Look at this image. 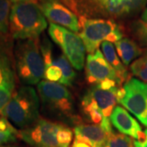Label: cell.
Wrapping results in <instances>:
<instances>
[{
	"label": "cell",
	"mask_w": 147,
	"mask_h": 147,
	"mask_svg": "<svg viewBox=\"0 0 147 147\" xmlns=\"http://www.w3.org/2000/svg\"><path fill=\"white\" fill-rule=\"evenodd\" d=\"M71 3L79 16L115 20L134 16L144 10L147 0H71Z\"/></svg>",
	"instance_id": "1"
},
{
	"label": "cell",
	"mask_w": 147,
	"mask_h": 147,
	"mask_svg": "<svg viewBox=\"0 0 147 147\" xmlns=\"http://www.w3.org/2000/svg\"><path fill=\"white\" fill-rule=\"evenodd\" d=\"M47 27V19L37 2L12 4L9 26L12 38L17 40L38 38Z\"/></svg>",
	"instance_id": "2"
},
{
	"label": "cell",
	"mask_w": 147,
	"mask_h": 147,
	"mask_svg": "<svg viewBox=\"0 0 147 147\" xmlns=\"http://www.w3.org/2000/svg\"><path fill=\"white\" fill-rule=\"evenodd\" d=\"M19 138L30 147H69L73 131L61 123L39 118L19 131Z\"/></svg>",
	"instance_id": "3"
},
{
	"label": "cell",
	"mask_w": 147,
	"mask_h": 147,
	"mask_svg": "<svg viewBox=\"0 0 147 147\" xmlns=\"http://www.w3.org/2000/svg\"><path fill=\"white\" fill-rule=\"evenodd\" d=\"M38 38L19 40L14 52V63L18 79L27 86L35 85L44 77V61Z\"/></svg>",
	"instance_id": "4"
},
{
	"label": "cell",
	"mask_w": 147,
	"mask_h": 147,
	"mask_svg": "<svg viewBox=\"0 0 147 147\" xmlns=\"http://www.w3.org/2000/svg\"><path fill=\"white\" fill-rule=\"evenodd\" d=\"M39 108L38 93L34 88L25 85L14 92L0 113L16 127L25 129L39 119Z\"/></svg>",
	"instance_id": "5"
},
{
	"label": "cell",
	"mask_w": 147,
	"mask_h": 147,
	"mask_svg": "<svg viewBox=\"0 0 147 147\" xmlns=\"http://www.w3.org/2000/svg\"><path fill=\"white\" fill-rule=\"evenodd\" d=\"M118 87L102 89L94 86L85 94L82 100L84 115L94 124H99L112 133L110 117L118 102Z\"/></svg>",
	"instance_id": "6"
},
{
	"label": "cell",
	"mask_w": 147,
	"mask_h": 147,
	"mask_svg": "<svg viewBox=\"0 0 147 147\" xmlns=\"http://www.w3.org/2000/svg\"><path fill=\"white\" fill-rule=\"evenodd\" d=\"M37 89L44 111L65 120H75L74 100L66 86L42 80L38 84Z\"/></svg>",
	"instance_id": "7"
},
{
	"label": "cell",
	"mask_w": 147,
	"mask_h": 147,
	"mask_svg": "<svg viewBox=\"0 0 147 147\" xmlns=\"http://www.w3.org/2000/svg\"><path fill=\"white\" fill-rule=\"evenodd\" d=\"M79 36L89 54L98 50L103 42L115 43L123 38L120 27L113 20L79 16Z\"/></svg>",
	"instance_id": "8"
},
{
	"label": "cell",
	"mask_w": 147,
	"mask_h": 147,
	"mask_svg": "<svg viewBox=\"0 0 147 147\" xmlns=\"http://www.w3.org/2000/svg\"><path fill=\"white\" fill-rule=\"evenodd\" d=\"M39 45L44 61L43 79L65 86H71L76 74L66 57L64 54H55L53 45L46 36L42 38Z\"/></svg>",
	"instance_id": "9"
},
{
	"label": "cell",
	"mask_w": 147,
	"mask_h": 147,
	"mask_svg": "<svg viewBox=\"0 0 147 147\" xmlns=\"http://www.w3.org/2000/svg\"><path fill=\"white\" fill-rule=\"evenodd\" d=\"M48 34L53 42L60 47L74 68L78 70L84 68L86 48L82 38L77 33L50 23Z\"/></svg>",
	"instance_id": "10"
},
{
	"label": "cell",
	"mask_w": 147,
	"mask_h": 147,
	"mask_svg": "<svg viewBox=\"0 0 147 147\" xmlns=\"http://www.w3.org/2000/svg\"><path fill=\"white\" fill-rule=\"evenodd\" d=\"M118 102L147 127V83L130 79L119 88Z\"/></svg>",
	"instance_id": "11"
},
{
	"label": "cell",
	"mask_w": 147,
	"mask_h": 147,
	"mask_svg": "<svg viewBox=\"0 0 147 147\" xmlns=\"http://www.w3.org/2000/svg\"><path fill=\"white\" fill-rule=\"evenodd\" d=\"M86 79L90 84L94 86L110 81H115L119 87L123 84L115 70L99 49L94 53L88 54L87 57Z\"/></svg>",
	"instance_id": "12"
},
{
	"label": "cell",
	"mask_w": 147,
	"mask_h": 147,
	"mask_svg": "<svg viewBox=\"0 0 147 147\" xmlns=\"http://www.w3.org/2000/svg\"><path fill=\"white\" fill-rule=\"evenodd\" d=\"M39 6L43 15L50 23L79 33L80 30L79 17L61 0H40Z\"/></svg>",
	"instance_id": "13"
},
{
	"label": "cell",
	"mask_w": 147,
	"mask_h": 147,
	"mask_svg": "<svg viewBox=\"0 0 147 147\" xmlns=\"http://www.w3.org/2000/svg\"><path fill=\"white\" fill-rule=\"evenodd\" d=\"M110 123L122 134L139 139L143 131L133 117L120 105H116L110 117Z\"/></svg>",
	"instance_id": "14"
},
{
	"label": "cell",
	"mask_w": 147,
	"mask_h": 147,
	"mask_svg": "<svg viewBox=\"0 0 147 147\" xmlns=\"http://www.w3.org/2000/svg\"><path fill=\"white\" fill-rule=\"evenodd\" d=\"M74 139L91 147H104L111 133L99 124L80 123L74 127Z\"/></svg>",
	"instance_id": "15"
},
{
	"label": "cell",
	"mask_w": 147,
	"mask_h": 147,
	"mask_svg": "<svg viewBox=\"0 0 147 147\" xmlns=\"http://www.w3.org/2000/svg\"><path fill=\"white\" fill-rule=\"evenodd\" d=\"M11 44L6 34H0V85L7 80L16 79Z\"/></svg>",
	"instance_id": "16"
},
{
	"label": "cell",
	"mask_w": 147,
	"mask_h": 147,
	"mask_svg": "<svg viewBox=\"0 0 147 147\" xmlns=\"http://www.w3.org/2000/svg\"><path fill=\"white\" fill-rule=\"evenodd\" d=\"M116 52L125 66L130 65L132 61L141 56L143 51L135 41L128 38H122L115 42Z\"/></svg>",
	"instance_id": "17"
},
{
	"label": "cell",
	"mask_w": 147,
	"mask_h": 147,
	"mask_svg": "<svg viewBox=\"0 0 147 147\" xmlns=\"http://www.w3.org/2000/svg\"><path fill=\"white\" fill-rule=\"evenodd\" d=\"M101 50L105 59L109 62L110 65L114 68L119 79L123 84L128 77V73L124 64L122 62L120 58L118 57V53L116 52L115 47L113 45V42H103L101 43Z\"/></svg>",
	"instance_id": "18"
},
{
	"label": "cell",
	"mask_w": 147,
	"mask_h": 147,
	"mask_svg": "<svg viewBox=\"0 0 147 147\" xmlns=\"http://www.w3.org/2000/svg\"><path fill=\"white\" fill-rule=\"evenodd\" d=\"M19 138V131L6 118L0 119V146L15 142Z\"/></svg>",
	"instance_id": "19"
},
{
	"label": "cell",
	"mask_w": 147,
	"mask_h": 147,
	"mask_svg": "<svg viewBox=\"0 0 147 147\" xmlns=\"http://www.w3.org/2000/svg\"><path fill=\"white\" fill-rule=\"evenodd\" d=\"M131 30L137 42L142 46H147V7L143 10L140 18L133 23Z\"/></svg>",
	"instance_id": "20"
},
{
	"label": "cell",
	"mask_w": 147,
	"mask_h": 147,
	"mask_svg": "<svg viewBox=\"0 0 147 147\" xmlns=\"http://www.w3.org/2000/svg\"><path fill=\"white\" fill-rule=\"evenodd\" d=\"M11 3L8 0H0V34H7L9 31Z\"/></svg>",
	"instance_id": "21"
},
{
	"label": "cell",
	"mask_w": 147,
	"mask_h": 147,
	"mask_svg": "<svg viewBox=\"0 0 147 147\" xmlns=\"http://www.w3.org/2000/svg\"><path fill=\"white\" fill-rule=\"evenodd\" d=\"M130 69L134 76L147 83V50L141 57L131 63Z\"/></svg>",
	"instance_id": "22"
},
{
	"label": "cell",
	"mask_w": 147,
	"mask_h": 147,
	"mask_svg": "<svg viewBox=\"0 0 147 147\" xmlns=\"http://www.w3.org/2000/svg\"><path fill=\"white\" fill-rule=\"evenodd\" d=\"M104 147H135L131 137L122 133L112 132Z\"/></svg>",
	"instance_id": "23"
},
{
	"label": "cell",
	"mask_w": 147,
	"mask_h": 147,
	"mask_svg": "<svg viewBox=\"0 0 147 147\" xmlns=\"http://www.w3.org/2000/svg\"><path fill=\"white\" fill-rule=\"evenodd\" d=\"M135 147H147V129L143 131L142 137L134 141Z\"/></svg>",
	"instance_id": "24"
},
{
	"label": "cell",
	"mask_w": 147,
	"mask_h": 147,
	"mask_svg": "<svg viewBox=\"0 0 147 147\" xmlns=\"http://www.w3.org/2000/svg\"><path fill=\"white\" fill-rule=\"evenodd\" d=\"M71 147H91L89 145L84 143V142H79L78 140H74L73 144L71 145Z\"/></svg>",
	"instance_id": "25"
},
{
	"label": "cell",
	"mask_w": 147,
	"mask_h": 147,
	"mask_svg": "<svg viewBox=\"0 0 147 147\" xmlns=\"http://www.w3.org/2000/svg\"><path fill=\"white\" fill-rule=\"evenodd\" d=\"M11 3H22V2H37L38 0H8Z\"/></svg>",
	"instance_id": "26"
},
{
	"label": "cell",
	"mask_w": 147,
	"mask_h": 147,
	"mask_svg": "<svg viewBox=\"0 0 147 147\" xmlns=\"http://www.w3.org/2000/svg\"><path fill=\"white\" fill-rule=\"evenodd\" d=\"M0 147H17V146H0Z\"/></svg>",
	"instance_id": "27"
}]
</instances>
